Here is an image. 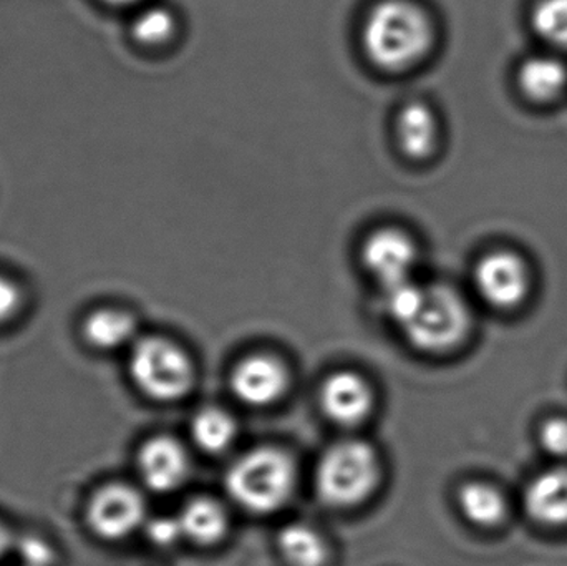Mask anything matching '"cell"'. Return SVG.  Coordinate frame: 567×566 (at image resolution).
<instances>
[{"label": "cell", "instance_id": "cell-15", "mask_svg": "<svg viewBox=\"0 0 567 566\" xmlns=\"http://www.w3.org/2000/svg\"><path fill=\"white\" fill-rule=\"evenodd\" d=\"M460 511L470 524L482 528L498 527L508 515L505 495L492 484L468 482L458 494Z\"/></svg>", "mask_w": 567, "mask_h": 566}, {"label": "cell", "instance_id": "cell-1", "mask_svg": "<svg viewBox=\"0 0 567 566\" xmlns=\"http://www.w3.org/2000/svg\"><path fill=\"white\" fill-rule=\"evenodd\" d=\"M433 37L432 20L422 7L412 0H382L363 23V52L379 69L403 72L430 52Z\"/></svg>", "mask_w": 567, "mask_h": 566}, {"label": "cell", "instance_id": "cell-9", "mask_svg": "<svg viewBox=\"0 0 567 566\" xmlns=\"http://www.w3.org/2000/svg\"><path fill=\"white\" fill-rule=\"evenodd\" d=\"M289 385L286 366L275 356L255 354L236 364L231 389L236 398L252 408H266L282 398Z\"/></svg>", "mask_w": 567, "mask_h": 566}, {"label": "cell", "instance_id": "cell-17", "mask_svg": "<svg viewBox=\"0 0 567 566\" xmlns=\"http://www.w3.org/2000/svg\"><path fill=\"white\" fill-rule=\"evenodd\" d=\"M519 86L529 99L549 102L565 90L567 70L565 63L551 55H536L526 60L519 69Z\"/></svg>", "mask_w": 567, "mask_h": 566}, {"label": "cell", "instance_id": "cell-6", "mask_svg": "<svg viewBox=\"0 0 567 566\" xmlns=\"http://www.w3.org/2000/svg\"><path fill=\"white\" fill-rule=\"evenodd\" d=\"M146 505L136 488L125 484H109L90 498L86 522L96 537L122 541L145 521Z\"/></svg>", "mask_w": 567, "mask_h": 566}, {"label": "cell", "instance_id": "cell-25", "mask_svg": "<svg viewBox=\"0 0 567 566\" xmlns=\"http://www.w3.org/2000/svg\"><path fill=\"white\" fill-rule=\"evenodd\" d=\"M20 289L16 282L10 281L6 276L0 275V325L13 318L20 308Z\"/></svg>", "mask_w": 567, "mask_h": 566}, {"label": "cell", "instance_id": "cell-3", "mask_svg": "<svg viewBox=\"0 0 567 566\" xmlns=\"http://www.w3.org/2000/svg\"><path fill=\"white\" fill-rule=\"evenodd\" d=\"M380 481V461L372 445L362 441H343L332 445L316 469V488L332 507L362 504Z\"/></svg>", "mask_w": 567, "mask_h": 566}, {"label": "cell", "instance_id": "cell-13", "mask_svg": "<svg viewBox=\"0 0 567 566\" xmlns=\"http://www.w3.org/2000/svg\"><path fill=\"white\" fill-rule=\"evenodd\" d=\"M395 133L403 155L412 159H425L435 152L439 143V122L429 105L412 102L400 110Z\"/></svg>", "mask_w": 567, "mask_h": 566}, {"label": "cell", "instance_id": "cell-20", "mask_svg": "<svg viewBox=\"0 0 567 566\" xmlns=\"http://www.w3.org/2000/svg\"><path fill=\"white\" fill-rule=\"evenodd\" d=\"M132 32L133 37L143 45H163L175 35V16L165 7H150V9H145L136 16Z\"/></svg>", "mask_w": 567, "mask_h": 566}, {"label": "cell", "instance_id": "cell-10", "mask_svg": "<svg viewBox=\"0 0 567 566\" xmlns=\"http://www.w3.org/2000/svg\"><path fill=\"white\" fill-rule=\"evenodd\" d=\"M136 464L146 487L159 494L176 491L188 477V454L179 442L166 435L145 442L140 449Z\"/></svg>", "mask_w": 567, "mask_h": 566}, {"label": "cell", "instance_id": "cell-12", "mask_svg": "<svg viewBox=\"0 0 567 566\" xmlns=\"http://www.w3.org/2000/svg\"><path fill=\"white\" fill-rule=\"evenodd\" d=\"M525 507L536 524L567 525V469L556 467L536 475L525 492Z\"/></svg>", "mask_w": 567, "mask_h": 566}, {"label": "cell", "instance_id": "cell-26", "mask_svg": "<svg viewBox=\"0 0 567 566\" xmlns=\"http://www.w3.org/2000/svg\"><path fill=\"white\" fill-rule=\"evenodd\" d=\"M10 545H12V537H10L9 528L0 522V558L7 554Z\"/></svg>", "mask_w": 567, "mask_h": 566}, {"label": "cell", "instance_id": "cell-27", "mask_svg": "<svg viewBox=\"0 0 567 566\" xmlns=\"http://www.w3.org/2000/svg\"><path fill=\"white\" fill-rule=\"evenodd\" d=\"M105 2L110 3V6L125 7L133 6V3L140 2V0H105Z\"/></svg>", "mask_w": 567, "mask_h": 566}, {"label": "cell", "instance_id": "cell-5", "mask_svg": "<svg viewBox=\"0 0 567 566\" xmlns=\"http://www.w3.org/2000/svg\"><path fill=\"white\" fill-rule=\"evenodd\" d=\"M136 388L159 402L178 401L195 384V366L185 349L165 338H143L130 354Z\"/></svg>", "mask_w": 567, "mask_h": 566}, {"label": "cell", "instance_id": "cell-21", "mask_svg": "<svg viewBox=\"0 0 567 566\" xmlns=\"http://www.w3.org/2000/svg\"><path fill=\"white\" fill-rule=\"evenodd\" d=\"M532 22L542 39L567 49V0H542L533 10Z\"/></svg>", "mask_w": 567, "mask_h": 566}, {"label": "cell", "instance_id": "cell-18", "mask_svg": "<svg viewBox=\"0 0 567 566\" xmlns=\"http://www.w3.org/2000/svg\"><path fill=\"white\" fill-rule=\"evenodd\" d=\"M278 542L284 560L290 566H322L326 564V542L309 525H287L279 534Z\"/></svg>", "mask_w": 567, "mask_h": 566}, {"label": "cell", "instance_id": "cell-14", "mask_svg": "<svg viewBox=\"0 0 567 566\" xmlns=\"http://www.w3.org/2000/svg\"><path fill=\"white\" fill-rule=\"evenodd\" d=\"M183 537L199 545H213L225 537L228 531V515L213 498H192L178 515Z\"/></svg>", "mask_w": 567, "mask_h": 566}, {"label": "cell", "instance_id": "cell-4", "mask_svg": "<svg viewBox=\"0 0 567 566\" xmlns=\"http://www.w3.org/2000/svg\"><path fill=\"white\" fill-rule=\"evenodd\" d=\"M472 329L465 299L446 285H425L422 299L402 331L422 352L443 354L458 348Z\"/></svg>", "mask_w": 567, "mask_h": 566}, {"label": "cell", "instance_id": "cell-11", "mask_svg": "<svg viewBox=\"0 0 567 566\" xmlns=\"http://www.w3.org/2000/svg\"><path fill=\"white\" fill-rule=\"evenodd\" d=\"M320 405L330 421L350 428L369 418L373 408L372 389L355 372H336L320 389Z\"/></svg>", "mask_w": 567, "mask_h": 566}, {"label": "cell", "instance_id": "cell-24", "mask_svg": "<svg viewBox=\"0 0 567 566\" xmlns=\"http://www.w3.org/2000/svg\"><path fill=\"white\" fill-rule=\"evenodd\" d=\"M23 566H52L55 560L52 548L42 538L27 537L20 542Z\"/></svg>", "mask_w": 567, "mask_h": 566}, {"label": "cell", "instance_id": "cell-16", "mask_svg": "<svg viewBox=\"0 0 567 566\" xmlns=\"http://www.w3.org/2000/svg\"><path fill=\"white\" fill-rule=\"evenodd\" d=\"M135 332V318L122 309H99L92 312L83 325L86 342L102 351L123 348L133 341Z\"/></svg>", "mask_w": 567, "mask_h": 566}, {"label": "cell", "instance_id": "cell-8", "mask_svg": "<svg viewBox=\"0 0 567 566\" xmlns=\"http://www.w3.org/2000/svg\"><path fill=\"white\" fill-rule=\"evenodd\" d=\"M473 279L480 296L493 308H516L528 295V268L515 253H489L480 259Z\"/></svg>", "mask_w": 567, "mask_h": 566}, {"label": "cell", "instance_id": "cell-19", "mask_svg": "<svg viewBox=\"0 0 567 566\" xmlns=\"http://www.w3.org/2000/svg\"><path fill=\"white\" fill-rule=\"evenodd\" d=\"M192 435L202 451L219 454L235 441V419L219 408L203 409L193 419Z\"/></svg>", "mask_w": 567, "mask_h": 566}, {"label": "cell", "instance_id": "cell-23", "mask_svg": "<svg viewBox=\"0 0 567 566\" xmlns=\"http://www.w3.org/2000/svg\"><path fill=\"white\" fill-rule=\"evenodd\" d=\"M146 532H148L150 541L155 545H159V547H169V545L176 544L183 537L178 517L155 518V521L150 522Z\"/></svg>", "mask_w": 567, "mask_h": 566}, {"label": "cell", "instance_id": "cell-7", "mask_svg": "<svg viewBox=\"0 0 567 566\" xmlns=\"http://www.w3.org/2000/svg\"><path fill=\"white\" fill-rule=\"evenodd\" d=\"M419 258V246L399 228L377 229L363 241V265L380 288L413 279Z\"/></svg>", "mask_w": 567, "mask_h": 566}, {"label": "cell", "instance_id": "cell-22", "mask_svg": "<svg viewBox=\"0 0 567 566\" xmlns=\"http://www.w3.org/2000/svg\"><path fill=\"white\" fill-rule=\"evenodd\" d=\"M542 447L556 459H567V419L555 418L546 421L539 432Z\"/></svg>", "mask_w": 567, "mask_h": 566}, {"label": "cell", "instance_id": "cell-2", "mask_svg": "<svg viewBox=\"0 0 567 566\" xmlns=\"http://www.w3.org/2000/svg\"><path fill=\"white\" fill-rule=\"evenodd\" d=\"M296 487V467L281 449L259 447L239 457L226 474L229 497L251 514L279 511Z\"/></svg>", "mask_w": 567, "mask_h": 566}]
</instances>
